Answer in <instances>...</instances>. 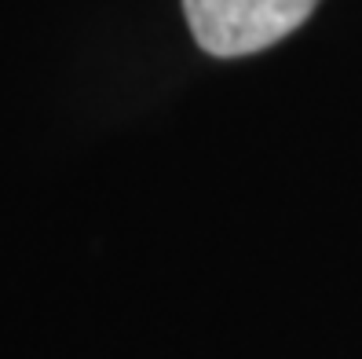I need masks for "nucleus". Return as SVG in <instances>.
<instances>
[{
	"mask_svg": "<svg viewBox=\"0 0 362 359\" xmlns=\"http://www.w3.org/2000/svg\"><path fill=\"white\" fill-rule=\"evenodd\" d=\"M318 0H183L194 40L220 59L252 55L293 33Z\"/></svg>",
	"mask_w": 362,
	"mask_h": 359,
	"instance_id": "f257e3e1",
	"label": "nucleus"
}]
</instances>
